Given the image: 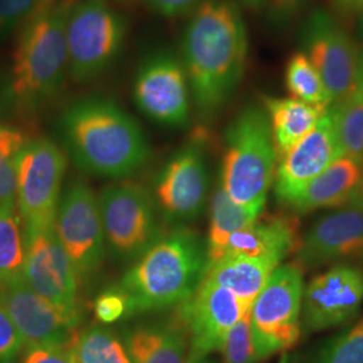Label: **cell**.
Instances as JSON below:
<instances>
[{
	"instance_id": "obj_6",
	"label": "cell",
	"mask_w": 363,
	"mask_h": 363,
	"mask_svg": "<svg viewBox=\"0 0 363 363\" xmlns=\"http://www.w3.org/2000/svg\"><path fill=\"white\" fill-rule=\"evenodd\" d=\"M127 21L104 0L73 1L66 21L69 76L89 82L108 70L124 46Z\"/></svg>"
},
{
	"instance_id": "obj_33",
	"label": "cell",
	"mask_w": 363,
	"mask_h": 363,
	"mask_svg": "<svg viewBox=\"0 0 363 363\" xmlns=\"http://www.w3.org/2000/svg\"><path fill=\"white\" fill-rule=\"evenodd\" d=\"M40 0H0V42L35 15Z\"/></svg>"
},
{
	"instance_id": "obj_44",
	"label": "cell",
	"mask_w": 363,
	"mask_h": 363,
	"mask_svg": "<svg viewBox=\"0 0 363 363\" xmlns=\"http://www.w3.org/2000/svg\"><path fill=\"white\" fill-rule=\"evenodd\" d=\"M358 22H357V28H358V34L363 40V7L358 11Z\"/></svg>"
},
{
	"instance_id": "obj_20",
	"label": "cell",
	"mask_w": 363,
	"mask_h": 363,
	"mask_svg": "<svg viewBox=\"0 0 363 363\" xmlns=\"http://www.w3.org/2000/svg\"><path fill=\"white\" fill-rule=\"evenodd\" d=\"M298 220L289 216H272L255 220L229 238L225 255L267 259L281 265L298 247Z\"/></svg>"
},
{
	"instance_id": "obj_31",
	"label": "cell",
	"mask_w": 363,
	"mask_h": 363,
	"mask_svg": "<svg viewBox=\"0 0 363 363\" xmlns=\"http://www.w3.org/2000/svg\"><path fill=\"white\" fill-rule=\"evenodd\" d=\"M313 363H363V316L343 333L327 340Z\"/></svg>"
},
{
	"instance_id": "obj_45",
	"label": "cell",
	"mask_w": 363,
	"mask_h": 363,
	"mask_svg": "<svg viewBox=\"0 0 363 363\" xmlns=\"http://www.w3.org/2000/svg\"><path fill=\"white\" fill-rule=\"evenodd\" d=\"M187 363H211L206 361V358H203V359H198V361H189Z\"/></svg>"
},
{
	"instance_id": "obj_35",
	"label": "cell",
	"mask_w": 363,
	"mask_h": 363,
	"mask_svg": "<svg viewBox=\"0 0 363 363\" xmlns=\"http://www.w3.org/2000/svg\"><path fill=\"white\" fill-rule=\"evenodd\" d=\"M308 3L310 0H268L264 7L267 21L273 27L289 26Z\"/></svg>"
},
{
	"instance_id": "obj_14",
	"label": "cell",
	"mask_w": 363,
	"mask_h": 363,
	"mask_svg": "<svg viewBox=\"0 0 363 363\" xmlns=\"http://www.w3.org/2000/svg\"><path fill=\"white\" fill-rule=\"evenodd\" d=\"M363 304V268L337 264L304 286L301 319L306 333L351 322Z\"/></svg>"
},
{
	"instance_id": "obj_29",
	"label": "cell",
	"mask_w": 363,
	"mask_h": 363,
	"mask_svg": "<svg viewBox=\"0 0 363 363\" xmlns=\"http://www.w3.org/2000/svg\"><path fill=\"white\" fill-rule=\"evenodd\" d=\"M21 130L0 127V210L15 213L18 198V157L26 144Z\"/></svg>"
},
{
	"instance_id": "obj_25",
	"label": "cell",
	"mask_w": 363,
	"mask_h": 363,
	"mask_svg": "<svg viewBox=\"0 0 363 363\" xmlns=\"http://www.w3.org/2000/svg\"><path fill=\"white\" fill-rule=\"evenodd\" d=\"M261 211L237 205L220 186L211 202V217L208 229V265L225 256L229 238L257 220ZM206 265V267H208Z\"/></svg>"
},
{
	"instance_id": "obj_43",
	"label": "cell",
	"mask_w": 363,
	"mask_h": 363,
	"mask_svg": "<svg viewBox=\"0 0 363 363\" xmlns=\"http://www.w3.org/2000/svg\"><path fill=\"white\" fill-rule=\"evenodd\" d=\"M61 0H40L39 1L38 9H37V13L35 15L39 13H43V11H48V10H50L52 7H54L57 3H60Z\"/></svg>"
},
{
	"instance_id": "obj_42",
	"label": "cell",
	"mask_w": 363,
	"mask_h": 363,
	"mask_svg": "<svg viewBox=\"0 0 363 363\" xmlns=\"http://www.w3.org/2000/svg\"><path fill=\"white\" fill-rule=\"evenodd\" d=\"M357 91L363 94V50L359 52L358 69H357Z\"/></svg>"
},
{
	"instance_id": "obj_16",
	"label": "cell",
	"mask_w": 363,
	"mask_h": 363,
	"mask_svg": "<svg viewBox=\"0 0 363 363\" xmlns=\"http://www.w3.org/2000/svg\"><path fill=\"white\" fill-rule=\"evenodd\" d=\"M0 306L18 328L25 347L69 346L78 323L42 298L22 276L0 281Z\"/></svg>"
},
{
	"instance_id": "obj_37",
	"label": "cell",
	"mask_w": 363,
	"mask_h": 363,
	"mask_svg": "<svg viewBox=\"0 0 363 363\" xmlns=\"http://www.w3.org/2000/svg\"><path fill=\"white\" fill-rule=\"evenodd\" d=\"M21 363H76L69 346L28 347Z\"/></svg>"
},
{
	"instance_id": "obj_38",
	"label": "cell",
	"mask_w": 363,
	"mask_h": 363,
	"mask_svg": "<svg viewBox=\"0 0 363 363\" xmlns=\"http://www.w3.org/2000/svg\"><path fill=\"white\" fill-rule=\"evenodd\" d=\"M151 10L163 16H181L195 13L210 0H142Z\"/></svg>"
},
{
	"instance_id": "obj_8",
	"label": "cell",
	"mask_w": 363,
	"mask_h": 363,
	"mask_svg": "<svg viewBox=\"0 0 363 363\" xmlns=\"http://www.w3.org/2000/svg\"><path fill=\"white\" fill-rule=\"evenodd\" d=\"M66 156L45 138L26 142L18 157L16 203L25 226V238L54 229Z\"/></svg>"
},
{
	"instance_id": "obj_26",
	"label": "cell",
	"mask_w": 363,
	"mask_h": 363,
	"mask_svg": "<svg viewBox=\"0 0 363 363\" xmlns=\"http://www.w3.org/2000/svg\"><path fill=\"white\" fill-rule=\"evenodd\" d=\"M69 347L76 363H130L124 345L103 325L77 331Z\"/></svg>"
},
{
	"instance_id": "obj_34",
	"label": "cell",
	"mask_w": 363,
	"mask_h": 363,
	"mask_svg": "<svg viewBox=\"0 0 363 363\" xmlns=\"http://www.w3.org/2000/svg\"><path fill=\"white\" fill-rule=\"evenodd\" d=\"M25 349L23 340L11 318L0 306V363H13Z\"/></svg>"
},
{
	"instance_id": "obj_22",
	"label": "cell",
	"mask_w": 363,
	"mask_h": 363,
	"mask_svg": "<svg viewBox=\"0 0 363 363\" xmlns=\"http://www.w3.org/2000/svg\"><path fill=\"white\" fill-rule=\"evenodd\" d=\"M361 172L362 163L342 156L310 182L288 208L296 214H307L320 208L346 206Z\"/></svg>"
},
{
	"instance_id": "obj_5",
	"label": "cell",
	"mask_w": 363,
	"mask_h": 363,
	"mask_svg": "<svg viewBox=\"0 0 363 363\" xmlns=\"http://www.w3.org/2000/svg\"><path fill=\"white\" fill-rule=\"evenodd\" d=\"M222 187L237 205L264 210L277 169V154L265 109L249 105L225 133Z\"/></svg>"
},
{
	"instance_id": "obj_30",
	"label": "cell",
	"mask_w": 363,
	"mask_h": 363,
	"mask_svg": "<svg viewBox=\"0 0 363 363\" xmlns=\"http://www.w3.org/2000/svg\"><path fill=\"white\" fill-rule=\"evenodd\" d=\"M25 241L15 213L0 210V281L23 274Z\"/></svg>"
},
{
	"instance_id": "obj_1",
	"label": "cell",
	"mask_w": 363,
	"mask_h": 363,
	"mask_svg": "<svg viewBox=\"0 0 363 363\" xmlns=\"http://www.w3.org/2000/svg\"><path fill=\"white\" fill-rule=\"evenodd\" d=\"M247 33L232 0H210L195 11L182 37V65L195 104L213 116L233 96L247 66Z\"/></svg>"
},
{
	"instance_id": "obj_12",
	"label": "cell",
	"mask_w": 363,
	"mask_h": 363,
	"mask_svg": "<svg viewBox=\"0 0 363 363\" xmlns=\"http://www.w3.org/2000/svg\"><path fill=\"white\" fill-rule=\"evenodd\" d=\"M184 67L167 50L144 60L133 82V99L144 115L160 124L182 127L189 121L190 97Z\"/></svg>"
},
{
	"instance_id": "obj_39",
	"label": "cell",
	"mask_w": 363,
	"mask_h": 363,
	"mask_svg": "<svg viewBox=\"0 0 363 363\" xmlns=\"http://www.w3.org/2000/svg\"><path fill=\"white\" fill-rule=\"evenodd\" d=\"M346 208L363 211V164L361 178H359V181L357 183V186H355V189H354V191L351 194L349 202L346 203Z\"/></svg>"
},
{
	"instance_id": "obj_15",
	"label": "cell",
	"mask_w": 363,
	"mask_h": 363,
	"mask_svg": "<svg viewBox=\"0 0 363 363\" xmlns=\"http://www.w3.org/2000/svg\"><path fill=\"white\" fill-rule=\"evenodd\" d=\"M25 247L23 277L27 284L79 325L77 274L54 229L27 237Z\"/></svg>"
},
{
	"instance_id": "obj_19",
	"label": "cell",
	"mask_w": 363,
	"mask_h": 363,
	"mask_svg": "<svg viewBox=\"0 0 363 363\" xmlns=\"http://www.w3.org/2000/svg\"><path fill=\"white\" fill-rule=\"evenodd\" d=\"M343 156L328 111L315 128L280 159L274 175V193L288 206L306 186Z\"/></svg>"
},
{
	"instance_id": "obj_21",
	"label": "cell",
	"mask_w": 363,
	"mask_h": 363,
	"mask_svg": "<svg viewBox=\"0 0 363 363\" xmlns=\"http://www.w3.org/2000/svg\"><path fill=\"white\" fill-rule=\"evenodd\" d=\"M124 347L130 363H187L190 355L189 334L179 318L130 328Z\"/></svg>"
},
{
	"instance_id": "obj_32",
	"label": "cell",
	"mask_w": 363,
	"mask_h": 363,
	"mask_svg": "<svg viewBox=\"0 0 363 363\" xmlns=\"http://www.w3.org/2000/svg\"><path fill=\"white\" fill-rule=\"evenodd\" d=\"M249 312L228 331L223 339L218 350L222 354V363H256L259 361L253 345Z\"/></svg>"
},
{
	"instance_id": "obj_7",
	"label": "cell",
	"mask_w": 363,
	"mask_h": 363,
	"mask_svg": "<svg viewBox=\"0 0 363 363\" xmlns=\"http://www.w3.org/2000/svg\"><path fill=\"white\" fill-rule=\"evenodd\" d=\"M303 269L296 262L277 267L250 307V328L259 359L296 345L301 333Z\"/></svg>"
},
{
	"instance_id": "obj_17",
	"label": "cell",
	"mask_w": 363,
	"mask_h": 363,
	"mask_svg": "<svg viewBox=\"0 0 363 363\" xmlns=\"http://www.w3.org/2000/svg\"><path fill=\"white\" fill-rule=\"evenodd\" d=\"M203 136L182 147L160 172L156 198L169 220H193L202 213L208 196V166Z\"/></svg>"
},
{
	"instance_id": "obj_10",
	"label": "cell",
	"mask_w": 363,
	"mask_h": 363,
	"mask_svg": "<svg viewBox=\"0 0 363 363\" xmlns=\"http://www.w3.org/2000/svg\"><path fill=\"white\" fill-rule=\"evenodd\" d=\"M54 232L79 280H88L103 264L105 235L99 199L85 182H74L60 205Z\"/></svg>"
},
{
	"instance_id": "obj_18",
	"label": "cell",
	"mask_w": 363,
	"mask_h": 363,
	"mask_svg": "<svg viewBox=\"0 0 363 363\" xmlns=\"http://www.w3.org/2000/svg\"><path fill=\"white\" fill-rule=\"evenodd\" d=\"M296 252L301 269L327 264L363 267V211L342 208L316 220Z\"/></svg>"
},
{
	"instance_id": "obj_13",
	"label": "cell",
	"mask_w": 363,
	"mask_h": 363,
	"mask_svg": "<svg viewBox=\"0 0 363 363\" xmlns=\"http://www.w3.org/2000/svg\"><path fill=\"white\" fill-rule=\"evenodd\" d=\"M178 307V318L190 340L189 361L203 359L210 352L220 350L228 331L250 311L233 292L205 277L194 295Z\"/></svg>"
},
{
	"instance_id": "obj_24",
	"label": "cell",
	"mask_w": 363,
	"mask_h": 363,
	"mask_svg": "<svg viewBox=\"0 0 363 363\" xmlns=\"http://www.w3.org/2000/svg\"><path fill=\"white\" fill-rule=\"evenodd\" d=\"M280 267L274 261L253 259L240 255H225L206 267L205 279L223 286L252 307L255 298L267 284L273 271Z\"/></svg>"
},
{
	"instance_id": "obj_28",
	"label": "cell",
	"mask_w": 363,
	"mask_h": 363,
	"mask_svg": "<svg viewBox=\"0 0 363 363\" xmlns=\"http://www.w3.org/2000/svg\"><path fill=\"white\" fill-rule=\"evenodd\" d=\"M286 85L292 99L322 109H328L333 105V97L323 79L304 52L294 54L288 61Z\"/></svg>"
},
{
	"instance_id": "obj_2",
	"label": "cell",
	"mask_w": 363,
	"mask_h": 363,
	"mask_svg": "<svg viewBox=\"0 0 363 363\" xmlns=\"http://www.w3.org/2000/svg\"><path fill=\"white\" fill-rule=\"evenodd\" d=\"M61 132L78 167L104 178L130 177L151 154L139 123L105 97H86L70 105L61 117Z\"/></svg>"
},
{
	"instance_id": "obj_36",
	"label": "cell",
	"mask_w": 363,
	"mask_h": 363,
	"mask_svg": "<svg viewBox=\"0 0 363 363\" xmlns=\"http://www.w3.org/2000/svg\"><path fill=\"white\" fill-rule=\"evenodd\" d=\"M125 313L127 301L124 295L117 288L105 291L94 301V315L104 325H111L116 322Z\"/></svg>"
},
{
	"instance_id": "obj_3",
	"label": "cell",
	"mask_w": 363,
	"mask_h": 363,
	"mask_svg": "<svg viewBox=\"0 0 363 363\" xmlns=\"http://www.w3.org/2000/svg\"><path fill=\"white\" fill-rule=\"evenodd\" d=\"M206 265V245L199 234L181 228L159 238L116 286L127 301V313L181 306L194 295Z\"/></svg>"
},
{
	"instance_id": "obj_11",
	"label": "cell",
	"mask_w": 363,
	"mask_h": 363,
	"mask_svg": "<svg viewBox=\"0 0 363 363\" xmlns=\"http://www.w3.org/2000/svg\"><path fill=\"white\" fill-rule=\"evenodd\" d=\"M301 45L318 70L333 104L357 91L359 50L349 33L323 9L313 10L301 28Z\"/></svg>"
},
{
	"instance_id": "obj_23",
	"label": "cell",
	"mask_w": 363,
	"mask_h": 363,
	"mask_svg": "<svg viewBox=\"0 0 363 363\" xmlns=\"http://www.w3.org/2000/svg\"><path fill=\"white\" fill-rule=\"evenodd\" d=\"M262 103L269 118L277 159H281L304 139L328 111L292 97L277 99L264 96Z\"/></svg>"
},
{
	"instance_id": "obj_27",
	"label": "cell",
	"mask_w": 363,
	"mask_h": 363,
	"mask_svg": "<svg viewBox=\"0 0 363 363\" xmlns=\"http://www.w3.org/2000/svg\"><path fill=\"white\" fill-rule=\"evenodd\" d=\"M343 156L363 164V94L357 91L328 108Z\"/></svg>"
},
{
	"instance_id": "obj_40",
	"label": "cell",
	"mask_w": 363,
	"mask_h": 363,
	"mask_svg": "<svg viewBox=\"0 0 363 363\" xmlns=\"http://www.w3.org/2000/svg\"><path fill=\"white\" fill-rule=\"evenodd\" d=\"M333 3L342 13H358L363 7V0H333Z\"/></svg>"
},
{
	"instance_id": "obj_41",
	"label": "cell",
	"mask_w": 363,
	"mask_h": 363,
	"mask_svg": "<svg viewBox=\"0 0 363 363\" xmlns=\"http://www.w3.org/2000/svg\"><path fill=\"white\" fill-rule=\"evenodd\" d=\"M244 7H247V10L252 11H259L264 10L265 4L268 0H238Z\"/></svg>"
},
{
	"instance_id": "obj_9",
	"label": "cell",
	"mask_w": 363,
	"mask_h": 363,
	"mask_svg": "<svg viewBox=\"0 0 363 363\" xmlns=\"http://www.w3.org/2000/svg\"><path fill=\"white\" fill-rule=\"evenodd\" d=\"M97 199L105 240L117 257L143 256L159 240L155 203L140 184L109 186Z\"/></svg>"
},
{
	"instance_id": "obj_4",
	"label": "cell",
	"mask_w": 363,
	"mask_h": 363,
	"mask_svg": "<svg viewBox=\"0 0 363 363\" xmlns=\"http://www.w3.org/2000/svg\"><path fill=\"white\" fill-rule=\"evenodd\" d=\"M74 0H61L34 15L18 40L10 74V99L22 111H37L52 100L69 76L66 21Z\"/></svg>"
}]
</instances>
